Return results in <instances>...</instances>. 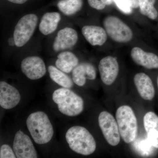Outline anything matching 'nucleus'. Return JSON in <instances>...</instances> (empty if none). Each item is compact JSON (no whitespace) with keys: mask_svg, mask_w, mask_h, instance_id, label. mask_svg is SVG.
Instances as JSON below:
<instances>
[{"mask_svg":"<svg viewBox=\"0 0 158 158\" xmlns=\"http://www.w3.org/2000/svg\"><path fill=\"white\" fill-rule=\"evenodd\" d=\"M85 39L92 46H102L106 41L107 34L105 29L97 26H85L82 29Z\"/></svg>","mask_w":158,"mask_h":158,"instance_id":"16","label":"nucleus"},{"mask_svg":"<svg viewBox=\"0 0 158 158\" xmlns=\"http://www.w3.org/2000/svg\"><path fill=\"white\" fill-rule=\"evenodd\" d=\"M131 56L134 62L147 69H158V56L152 52H145L138 47L132 49Z\"/></svg>","mask_w":158,"mask_h":158,"instance_id":"13","label":"nucleus"},{"mask_svg":"<svg viewBox=\"0 0 158 158\" xmlns=\"http://www.w3.org/2000/svg\"><path fill=\"white\" fill-rule=\"evenodd\" d=\"M48 71L51 79L62 88H71L73 86V81L70 78L56 67L50 65Z\"/></svg>","mask_w":158,"mask_h":158,"instance_id":"20","label":"nucleus"},{"mask_svg":"<svg viewBox=\"0 0 158 158\" xmlns=\"http://www.w3.org/2000/svg\"><path fill=\"white\" fill-rule=\"evenodd\" d=\"M143 123L148 139L154 147L158 149V116L153 112H148L144 115Z\"/></svg>","mask_w":158,"mask_h":158,"instance_id":"17","label":"nucleus"},{"mask_svg":"<svg viewBox=\"0 0 158 158\" xmlns=\"http://www.w3.org/2000/svg\"><path fill=\"white\" fill-rule=\"evenodd\" d=\"M116 117L123 140L128 144L133 142L138 133V123L132 109L128 106H121L116 111Z\"/></svg>","mask_w":158,"mask_h":158,"instance_id":"4","label":"nucleus"},{"mask_svg":"<svg viewBox=\"0 0 158 158\" xmlns=\"http://www.w3.org/2000/svg\"><path fill=\"white\" fill-rule=\"evenodd\" d=\"M78 39L77 33L71 28L66 27L60 30L57 34L53 45L56 52L72 48L76 44Z\"/></svg>","mask_w":158,"mask_h":158,"instance_id":"12","label":"nucleus"},{"mask_svg":"<svg viewBox=\"0 0 158 158\" xmlns=\"http://www.w3.org/2000/svg\"><path fill=\"white\" fill-rule=\"evenodd\" d=\"M96 77V69L92 64L88 62L78 64L72 71L73 81L80 87L85 85L86 79L94 80Z\"/></svg>","mask_w":158,"mask_h":158,"instance_id":"15","label":"nucleus"},{"mask_svg":"<svg viewBox=\"0 0 158 158\" xmlns=\"http://www.w3.org/2000/svg\"><path fill=\"white\" fill-rule=\"evenodd\" d=\"M27 127L35 143H48L54 135L53 127L48 116L42 111L31 113L26 121Z\"/></svg>","mask_w":158,"mask_h":158,"instance_id":"2","label":"nucleus"},{"mask_svg":"<svg viewBox=\"0 0 158 158\" xmlns=\"http://www.w3.org/2000/svg\"><path fill=\"white\" fill-rule=\"evenodd\" d=\"M38 18L33 14L26 15L20 19L13 34L16 46L22 47L28 42L34 34Z\"/></svg>","mask_w":158,"mask_h":158,"instance_id":"6","label":"nucleus"},{"mask_svg":"<svg viewBox=\"0 0 158 158\" xmlns=\"http://www.w3.org/2000/svg\"><path fill=\"white\" fill-rule=\"evenodd\" d=\"M156 1L139 0V8L141 14L147 16L150 19H156L158 16V12L155 7Z\"/></svg>","mask_w":158,"mask_h":158,"instance_id":"22","label":"nucleus"},{"mask_svg":"<svg viewBox=\"0 0 158 158\" xmlns=\"http://www.w3.org/2000/svg\"><path fill=\"white\" fill-rule=\"evenodd\" d=\"M8 42H9V45L11 46L15 45L14 38H10V39H9V40H8Z\"/></svg>","mask_w":158,"mask_h":158,"instance_id":"28","label":"nucleus"},{"mask_svg":"<svg viewBox=\"0 0 158 158\" xmlns=\"http://www.w3.org/2000/svg\"><path fill=\"white\" fill-rule=\"evenodd\" d=\"M23 73L28 78L37 80L41 78L46 73L45 63L38 56H30L25 58L21 64Z\"/></svg>","mask_w":158,"mask_h":158,"instance_id":"9","label":"nucleus"},{"mask_svg":"<svg viewBox=\"0 0 158 158\" xmlns=\"http://www.w3.org/2000/svg\"><path fill=\"white\" fill-rule=\"evenodd\" d=\"M9 2L16 4H24L27 1V0H7Z\"/></svg>","mask_w":158,"mask_h":158,"instance_id":"27","label":"nucleus"},{"mask_svg":"<svg viewBox=\"0 0 158 158\" xmlns=\"http://www.w3.org/2000/svg\"><path fill=\"white\" fill-rule=\"evenodd\" d=\"M21 100L19 91L14 86L5 81L0 82V106L5 110L16 107Z\"/></svg>","mask_w":158,"mask_h":158,"instance_id":"11","label":"nucleus"},{"mask_svg":"<svg viewBox=\"0 0 158 158\" xmlns=\"http://www.w3.org/2000/svg\"><path fill=\"white\" fill-rule=\"evenodd\" d=\"M157 85H158V78H157Z\"/></svg>","mask_w":158,"mask_h":158,"instance_id":"29","label":"nucleus"},{"mask_svg":"<svg viewBox=\"0 0 158 158\" xmlns=\"http://www.w3.org/2000/svg\"><path fill=\"white\" fill-rule=\"evenodd\" d=\"M65 137L70 149L77 153L89 156L96 150L95 139L90 132L83 127L75 126L69 128Z\"/></svg>","mask_w":158,"mask_h":158,"instance_id":"1","label":"nucleus"},{"mask_svg":"<svg viewBox=\"0 0 158 158\" xmlns=\"http://www.w3.org/2000/svg\"><path fill=\"white\" fill-rule=\"evenodd\" d=\"M139 0H128L130 6L132 9H137L139 8Z\"/></svg>","mask_w":158,"mask_h":158,"instance_id":"26","label":"nucleus"},{"mask_svg":"<svg viewBox=\"0 0 158 158\" xmlns=\"http://www.w3.org/2000/svg\"><path fill=\"white\" fill-rule=\"evenodd\" d=\"M58 12H47L44 15L39 25V31L43 34L48 35L56 31L61 20Z\"/></svg>","mask_w":158,"mask_h":158,"instance_id":"18","label":"nucleus"},{"mask_svg":"<svg viewBox=\"0 0 158 158\" xmlns=\"http://www.w3.org/2000/svg\"><path fill=\"white\" fill-rule=\"evenodd\" d=\"M13 149L18 158H37V151L32 140L21 130L15 135Z\"/></svg>","mask_w":158,"mask_h":158,"instance_id":"8","label":"nucleus"},{"mask_svg":"<svg viewBox=\"0 0 158 158\" xmlns=\"http://www.w3.org/2000/svg\"><path fill=\"white\" fill-rule=\"evenodd\" d=\"M101 78L107 85L113 84L116 81L119 72V65L116 57L108 56L102 59L98 65Z\"/></svg>","mask_w":158,"mask_h":158,"instance_id":"10","label":"nucleus"},{"mask_svg":"<svg viewBox=\"0 0 158 158\" xmlns=\"http://www.w3.org/2000/svg\"><path fill=\"white\" fill-rule=\"evenodd\" d=\"M103 25L108 36L115 42L127 43L133 38L131 29L116 16L111 15L106 17Z\"/></svg>","mask_w":158,"mask_h":158,"instance_id":"5","label":"nucleus"},{"mask_svg":"<svg viewBox=\"0 0 158 158\" xmlns=\"http://www.w3.org/2000/svg\"><path fill=\"white\" fill-rule=\"evenodd\" d=\"M0 158H15L16 156L14 150L12 149L10 145L7 144H4L1 146L0 148Z\"/></svg>","mask_w":158,"mask_h":158,"instance_id":"24","label":"nucleus"},{"mask_svg":"<svg viewBox=\"0 0 158 158\" xmlns=\"http://www.w3.org/2000/svg\"><path fill=\"white\" fill-rule=\"evenodd\" d=\"M83 5V0H61L57 6L63 14L70 16L80 11Z\"/></svg>","mask_w":158,"mask_h":158,"instance_id":"21","label":"nucleus"},{"mask_svg":"<svg viewBox=\"0 0 158 158\" xmlns=\"http://www.w3.org/2000/svg\"><path fill=\"white\" fill-rule=\"evenodd\" d=\"M116 6L123 12L130 14L132 12V8L130 6L128 0H113Z\"/></svg>","mask_w":158,"mask_h":158,"instance_id":"25","label":"nucleus"},{"mask_svg":"<svg viewBox=\"0 0 158 158\" xmlns=\"http://www.w3.org/2000/svg\"><path fill=\"white\" fill-rule=\"evenodd\" d=\"M56 62L57 68L65 73H69L78 65L77 57L70 52H64L59 54Z\"/></svg>","mask_w":158,"mask_h":158,"instance_id":"19","label":"nucleus"},{"mask_svg":"<svg viewBox=\"0 0 158 158\" xmlns=\"http://www.w3.org/2000/svg\"><path fill=\"white\" fill-rule=\"evenodd\" d=\"M53 101L57 105L59 112L70 117L78 116L84 109V102L81 96L69 88H60L52 95Z\"/></svg>","mask_w":158,"mask_h":158,"instance_id":"3","label":"nucleus"},{"mask_svg":"<svg viewBox=\"0 0 158 158\" xmlns=\"http://www.w3.org/2000/svg\"><path fill=\"white\" fill-rule=\"evenodd\" d=\"M98 124L107 142L113 146H116L120 141V135L117 121L112 114L102 111L99 115Z\"/></svg>","mask_w":158,"mask_h":158,"instance_id":"7","label":"nucleus"},{"mask_svg":"<svg viewBox=\"0 0 158 158\" xmlns=\"http://www.w3.org/2000/svg\"><path fill=\"white\" fill-rule=\"evenodd\" d=\"M90 7L96 10H101L106 6H110L113 3V0H88Z\"/></svg>","mask_w":158,"mask_h":158,"instance_id":"23","label":"nucleus"},{"mask_svg":"<svg viewBox=\"0 0 158 158\" xmlns=\"http://www.w3.org/2000/svg\"><path fill=\"white\" fill-rule=\"evenodd\" d=\"M134 83L138 93L145 100H152L155 94L154 87L150 77L144 73L136 74L134 78Z\"/></svg>","mask_w":158,"mask_h":158,"instance_id":"14","label":"nucleus"}]
</instances>
